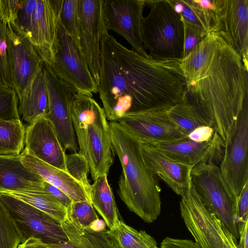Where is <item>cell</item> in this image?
Segmentation results:
<instances>
[{
    "instance_id": "1",
    "label": "cell",
    "mask_w": 248,
    "mask_h": 248,
    "mask_svg": "<svg viewBox=\"0 0 248 248\" xmlns=\"http://www.w3.org/2000/svg\"><path fill=\"white\" fill-rule=\"evenodd\" d=\"M98 93L107 119L148 110H168L186 94L173 60L145 57L118 42L108 31L100 45Z\"/></svg>"
},
{
    "instance_id": "2",
    "label": "cell",
    "mask_w": 248,
    "mask_h": 248,
    "mask_svg": "<svg viewBox=\"0 0 248 248\" xmlns=\"http://www.w3.org/2000/svg\"><path fill=\"white\" fill-rule=\"evenodd\" d=\"M175 62L186 98L214 118L225 143L248 102V69L241 56L218 32H212Z\"/></svg>"
},
{
    "instance_id": "3",
    "label": "cell",
    "mask_w": 248,
    "mask_h": 248,
    "mask_svg": "<svg viewBox=\"0 0 248 248\" xmlns=\"http://www.w3.org/2000/svg\"><path fill=\"white\" fill-rule=\"evenodd\" d=\"M113 146L122 168L118 194L128 208L144 222L152 223L161 210V187L157 176L145 164L141 142L117 122H109Z\"/></svg>"
},
{
    "instance_id": "4",
    "label": "cell",
    "mask_w": 248,
    "mask_h": 248,
    "mask_svg": "<svg viewBox=\"0 0 248 248\" xmlns=\"http://www.w3.org/2000/svg\"><path fill=\"white\" fill-rule=\"evenodd\" d=\"M71 113L78 152L87 159L93 180L108 175L116 154L103 108L92 97L77 93Z\"/></svg>"
},
{
    "instance_id": "5",
    "label": "cell",
    "mask_w": 248,
    "mask_h": 248,
    "mask_svg": "<svg viewBox=\"0 0 248 248\" xmlns=\"http://www.w3.org/2000/svg\"><path fill=\"white\" fill-rule=\"evenodd\" d=\"M63 0H19L16 19L10 22L32 45L43 62L54 64L59 44Z\"/></svg>"
},
{
    "instance_id": "6",
    "label": "cell",
    "mask_w": 248,
    "mask_h": 248,
    "mask_svg": "<svg viewBox=\"0 0 248 248\" xmlns=\"http://www.w3.org/2000/svg\"><path fill=\"white\" fill-rule=\"evenodd\" d=\"M150 12L142 20L141 32L145 49L157 61L180 60L184 51L182 18L170 0H145Z\"/></svg>"
},
{
    "instance_id": "7",
    "label": "cell",
    "mask_w": 248,
    "mask_h": 248,
    "mask_svg": "<svg viewBox=\"0 0 248 248\" xmlns=\"http://www.w3.org/2000/svg\"><path fill=\"white\" fill-rule=\"evenodd\" d=\"M179 202L187 230L201 248H238L237 239L203 204L190 179Z\"/></svg>"
},
{
    "instance_id": "8",
    "label": "cell",
    "mask_w": 248,
    "mask_h": 248,
    "mask_svg": "<svg viewBox=\"0 0 248 248\" xmlns=\"http://www.w3.org/2000/svg\"><path fill=\"white\" fill-rule=\"evenodd\" d=\"M191 182L201 200L237 239L234 221L236 199L223 178L219 166L213 162L201 163L191 168Z\"/></svg>"
},
{
    "instance_id": "9",
    "label": "cell",
    "mask_w": 248,
    "mask_h": 248,
    "mask_svg": "<svg viewBox=\"0 0 248 248\" xmlns=\"http://www.w3.org/2000/svg\"><path fill=\"white\" fill-rule=\"evenodd\" d=\"M42 70L48 98V112L46 116L53 124L64 150L77 153L79 149L71 113V105L77 93L59 78L49 65L43 62Z\"/></svg>"
},
{
    "instance_id": "10",
    "label": "cell",
    "mask_w": 248,
    "mask_h": 248,
    "mask_svg": "<svg viewBox=\"0 0 248 248\" xmlns=\"http://www.w3.org/2000/svg\"><path fill=\"white\" fill-rule=\"evenodd\" d=\"M248 102L240 112L225 142L219 166L225 181L236 199L248 182Z\"/></svg>"
},
{
    "instance_id": "11",
    "label": "cell",
    "mask_w": 248,
    "mask_h": 248,
    "mask_svg": "<svg viewBox=\"0 0 248 248\" xmlns=\"http://www.w3.org/2000/svg\"><path fill=\"white\" fill-rule=\"evenodd\" d=\"M59 44L54 64V74L78 94L93 96L98 86L91 75L81 48L59 22Z\"/></svg>"
},
{
    "instance_id": "12",
    "label": "cell",
    "mask_w": 248,
    "mask_h": 248,
    "mask_svg": "<svg viewBox=\"0 0 248 248\" xmlns=\"http://www.w3.org/2000/svg\"><path fill=\"white\" fill-rule=\"evenodd\" d=\"M0 200L8 209L16 223L22 243L31 237L39 239L46 244L68 240L61 222L48 214L1 192Z\"/></svg>"
},
{
    "instance_id": "13",
    "label": "cell",
    "mask_w": 248,
    "mask_h": 248,
    "mask_svg": "<svg viewBox=\"0 0 248 248\" xmlns=\"http://www.w3.org/2000/svg\"><path fill=\"white\" fill-rule=\"evenodd\" d=\"M216 31L241 57L248 69V0H213Z\"/></svg>"
},
{
    "instance_id": "14",
    "label": "cell",
    "mask_w": 248,
    "mask_h": 248,
    "mask_svg": "<svg viewBox=\"0 0 248 248\" xmlns=\"http://www.w3.org/2000/svg\"><path fill=\"white\" fill-rule=\"evenodd\" d=\"M145 0H103L105 25L123 36L139 54L150 58L142 43L141 26Z\"/></svg>"
},
{
    "instance_id": "15",
    "label": "cell",
    "mask_w": 248,
    "mask_h": 248,
    "mask_svg": "<svg viewBox=\"0 0 248 248\" xmlns=\"http://www.w3.org/2000/svg\"><path fill=\"white\" fill-rule=\"evenodd\" d=\"M167 111L136 112L124 116L117 122L141 142H170L186 139L187 135L169 118Z\"/></svg>"
},
{
    "instance_id": "16",
    "label": "cell",
    "mask_w": 248,
    "mask_h": 248,
    "mask_svg": "<svg viewBox=\"0 0 248 248\" xmlns=\"http://www.w3.org/2000/svg\"><path fill=\"white\" fill-rule=\"evenodd\" d=\"M8 53L12 81L18 99L30 86L43 63L31 43L7 24Z\"/></svg>"
},
{
    "instance_id": "17",
    "label": "cell",
    "mask_w": 248,
    "mask_h": 248,
    "mask_svg": "<svg viewBox=\"0 0 248 248\" xmlns=\"http://www.w3.org/2000/svg\"><path fill=\"white\" fill-rule=\"evenodd\" d=\"M80 17V46L88 68L98 85L100 45L106 29L103 17V0H78Z\"/></svg>"
},
{
    "instance_id": "18",
    "label": "cell",
    "mask_w": 248,
    "mask_h": 248,
    "mask_svg": "<svg viewBox=\"0 0 248 248\" xmlns=\"http://www.w3.org/2000/svg\"><path fill=\"white\" fill-rule=\"evenodd\" d=\"M145 143L169 158L191 168L202 162L220 164L225 147L224 142L217 132L211 140L204 142L195 141L187 137L178 141Z\"/></svg>"
},
{
    "instance_id": "19",
    "label": "cell",
    "mask_w": 248,
    "mask_h": 248,
    "mask_svg": "<svg viewBox=\"0 0 248 248\" xmlns=\"http://www.w3.org/2000/svg\"><path fill=\"white\" fill-rule=\"evenodd\" d=\"M24 144V147L36 158L67 172L65 151L46 115L38 117L25 127Z\"/></svg>"
},
{
    "instance_id": "20",
    "label": "cell",
    "mask_w": 248,
    "mask_h": 248,
    "mask_svg": "<svg viewBox=\"0 0 248 248\" xmlns=\"http://www.w3.org/2000/svg\"><path fill=\"white\" fill-rule=\"evenodd\" d=\"M140 147L144 162L152 173L182 196L188 187L191 168L169 158L147 143L141 142Z\"/></svg>"
},
{
    "instance_id": "21",
    "label": "cell",
    "mask_w": 248,
    "mask_h": 248,
    "mask_svg": "<svg viewBox=\"0 0 248 248\" xmlns=\"http://www.w3.org/2000/svg\"><path fill=\"white\" fill-rule=\"evenodd\" d=\"M20 158L27 169L65 193L73 202H89L83 186L67 172L39 159L25 147L20 155Z\"/></svg>"
},
{
    "instance_id": "22",
    "label": "cell",
    "mask_w": 248,
    "mask_h": 248,
    "mask_svg": "<svg viewBox=\"0 0 248 248\" xmlns=\"http://www.w3.org/2000/svg\"><path fill=\"white\" fill-rule=\"evenodd\" d=\"M43 182L22 164L20 155H0V190L37 189L43 187Z\"/></svg>"
},
{
    "instance_id": "23",
    "label": "cell",
    "mask_w": 248,
    "mask_h": 248,
    "mask_svg": "<svg viewBox=\"0 0 248 248\" xmlns=\"http://www.w3.org/2000/svg\"><path fill=\"white\" fill-rule=\"evenodd\" d=\"M18 113L21 121L28 124L48 112V98L42 68L18 99Z\"/></svg>"
},
{
    "instance_id": "24",
    "label": "cell",
    "mask_w": 248,
    "mask_h": 248,
    "mask_svg": "<svg viewBox=\"0 0 248 248\" xmlns=\"http://www.w3.org/2000/svg\"><path fill=\"white\" fill-rule=\"evenodd\" d=\"M186 94L168 110L167 113L169 118L187 136L197 128L203 126L214 128L217 131L214 118L189 101Z\"/></svg>"
},
{
    "instance_id": "25",
    "label": "cell",
    "mask_w": 248,
    "mask_h": 248,
    "mask_svg": "<svg viewBox=\"0 0 248 248\" xmlns=\"http://www.w3.org/2000/svg\"><path fill=\"white\" fill-rule=\"evenodd\" d=\"M90 202L109 230L117 225L120 220L118 210L107 175L101 176L91 185Z\"/></svg>"
},
{
    "instance_id": "26",
    "label": "cell",
    "mask_w": 248,
    "mask_h": 248,
    "mask_svg": "<svg viewBox=\"0 0 248 248\" xmlns=\"http://www.w3.org/2000/svg\"><path fill=\"white\" fill-rule=\"evenodd\" d=\"M19 199L48 214L60 222L67 217V209L64 205L43 187L37 189L16 191L0 190Z\"/></svg>"
},
{
    "instance_id": "27",
    "label": "cell",
    "mask_w": 248,
    "mask_h": 248,
    "mask_svg": "<svg viewBox=\"0 0 248 248\" xmlns=\"http://www.w3.org/2000/svg\"><path fill=\"white\" fill-rule=\"evenodd\" d=\"M61 224L68 240L76 248H117L108 230L97 232L81 228L67 216Z\"/></svg>"
},
{
    "instance_id": "28",
    "label": "cell",
    "mask_w": 248,
    "mask_h": 248,
    "mask_svg": "<svg viewBox=\"0 0 248 248\" xmlns=\"http://www.w3.org/2000/svg\"><path fill=\"white\" fill-rule=\"evenodd\" d=\"M117 248H159L155 239L144 231H138L119 220L108 230Z\"/></svg>"
},
{
    "instance_id": "29",
    "label": "cell",
    "mask_w": 248,
    "mask_h": 248,
    "mask_svg": "<svg viewBox=\"0 0 248 248\" xmlns=\"http://www.w3.org/2000/svg\"><path fill=\"white\" fill-rule=\"evenodd\" d=\"M25 135L21 119H0V155H20L25 147Z\"/></svg>"
},
{
    "instance_id": "30",
    "label": "cell",
    "mask_w": 248,
    "mask_h": 248,
    "mask_svg": "<svg viewBox=\"0 0 248 248\" xmlns=\"http://www.w3.org/2000/svg\"><path fill=\"white\" fill-rule=\"evenodd\" d=\"M180 1L183 8L179 15L184 21L198 28L206 35L215 32L216 18L213 5L211 8L204 7L198 0Z\"/></svg>"
},
{
    "instance_id": "31",
    "label": "cell",
    "mask_w": 248,
    "mask_h": 248,
    "mask_svg": "<svg viewBox=\"0 0 248 248\" xmlns=\"http://www.w3.org/2000/svg\"><path fill=\"white\" fill-rule=\"evenodd\" d=\"M60 22L67 33L81 48L80 17L78 0H63L60 15Z\"/></svg>"
},
{
    "instance_id": "32",
    "label": "cell",
    "mask_w": 248,
    "mask_h": 248,
    "mask_svg": "<svg viewBox=\"0 0 248 248\" xmlns=\"http://www.w3.org/2000/svg\"><path fill=\"white\" fill-rule=\"evenodd\" d=\"M21 243L18 228L9 210L0 200V248H18Z\"/></svg>"
},
{
    "instance_id": "33",
    "label": "cell",
    "mask_w": 248,
    "mask_h": 248,
    "mask_svg": "<svg viewBox=\"0 0 248 248\" xmlns=\"http://www.w3.org/2000/svg\"><path fill=\"white\" fill-rule=\"evenodd\" d=\"M65 160L67 172L83 186L90 202L91 185L88 179L90 168L87 159L78 152L66 154Z\"/></svg>"
},
{
    "instance_id": "34",
    "label": "cell",
    "mask_w": 248,
    "mask_h": 248,
    "mask_svg": "<svg viewBox=\"0 0 248 248\" xmlns=\"http://www.w3.org/2000/svg\"><path fill=\"white\" fill-rule=\"evenodd\" d=\"M67 216L77 226L88 229L99 218L93 205L88 201L73 202L67 210Z\"/></svg>"
},
{
    "instance_id": "35",
    "label": "cell",
    "mask_w": 248,
    "mask_h": 248,
    "mask_svg": "<svg viewBox=\"0 0 248 248\" xmlns=\"http://www.w3.org/2000/svg\"><path fill=\"white\" fill-rule=\"evenodd\" d=\"M0 85L14 89L8 53L7 24L0 20Z\"/></svg>"
},
{
    "instance_id": "36",
    "label": "cell",
    "mask_w": 248,
    "mask_h": 248,
    "mask_svg": "<svg viewBox=\"0 0 248 248\" xmlns=\"http://www.w3.org/2000/svg\"><path fill=\"white\" fill-rule=\"evenodd\" d=\"M18 100L14 89L0 85V119H20Z\"/></svg>"
},
{
    "instance_id": "37",
    "label": "cell",
    "mask_w": 248,
    "mask_h": 248,
    "mask_svg": "<svg viewBox=\"0 0 248 248\" xmlns=\"http://www.w3.org/2000/svg\"><path fill=\"white\" fill-rule=\"evenodd\" d=\"M182 19L184 27L183 59L187 56L207 35L198 28Z\"/></svg>"
},
{
    "instance_id": "38",
    "label": "cell",
    "mask_w": 248,
    "mask_h": 248,
    "mask_svg": "<svg viewBox=\"0 0 248 248\" xmlns=\"http://www.w3.org/2000/svg\"><path fill=\"white\" fill-rule=\"evenodd\" d=\"M248 221V182L243 188L236 202L234 221L237 230L241 229Z\"/></svg>"
},
{
    "instance_id": "39",
    "label": "cell",
    "mask_w": 248,
    "mask_h": 248,
    "mask_svg": "<svg viewBox=\"0 0 248 248\" xmlns=\"http://www.w3.org/2000/svg\"><path fill=\"white\" fill-rule=\"evenodd\" d=\"M19 0H0V20L5 24L16 19Z\"/></svg>"
},
{
    "instance_id": "40",
    "label": "cell",
    "mask_w": 248,
    "mask_h": 248,
    "mask_svg": "<svg viewBox=\"0 0 248 248\" xmlns=\"http://www.w3.org/2000/svg\"><path fill=\"white\" fill-rule=\"evenodd\" d=\"M160 248H201L194 241L188 239H181L165 237L160 244Z\"/></svg>"
},
{
    "instance_id": "41",
    "label": "cell",
    "mask_w": 248,
    "mask_h": 248,
    "mask_svg": "<svg viewBox=\"0 0 248 248\" xmlns=\"http://www.w3.org/2000/svg\"><path fill=\"white\" fill-rule=\"evenodd\" d=\"M216 132L215 129L211 127H201L189 134L187 135V138L188 139L195 141H207L213 138Z\"/></svg>"
},
{
    "instance_id": "42",
    "label": "cell",
    "mask_w": 248,
    "mask_h": 248,
    "mask_svg": "<svg viewBox=\"0 0 248 248\" xmlns=\"http://www.w3.org/2000/svg\"><path fill=\"white\" fill-rule=\"evenodd\" d=\"M43 186L46 190L60 201L67 210L70 208L73 201L65 193L44 180Z\"/></svg>"
},
{
    "instance_id": "43",
    "label": "cell",
    "mask_w": 248,
    "mask_h": 248,
    "mask_svg": "<svg viewBox=\"0 0 248 248\" xmlns=\"http://www.w3.org/2000/svg\"><path fill=\"white\" fill-rule=\"evenodd\" d=\"M240 236L238 248H248V221L244 226L238 231Z\"/></svg>"
},
{
    "instance_id": "44",
    "label": "cell",
    "mask_w": 248,
    "mask_h": 248,
    "mask_svg": "<svg viewBox=\"0 0 248 248\" xmlns=\"http://www.w3.org/2000/svg\"><path fill=\"white\" fill-rule=\"evenodd\" d=\"M18 248H47L39 239L31 237L21 243Z\"/></svg>"
},
{
    "instance_id": "45",
    "label": "cell",
    "mask_w": 248,
    "mask_h": 248,
    "mask_svg": "<svg viewBox=\"0 0 248 248\" xmlns=\"http://www.w3.org/2000/svg\"><path fill=\"white\" fill-rule=\"evenodd\" d=\"M107 225L103 219L98 218L94 221L88 228L94 232H103L105 231Z\"/></svg>"
},
{
    "instance_id": "46",
    "label": "cell",
    "mask_w": 248,
    "mask_h": 248,
    "mask_svg": "<svg viewBox=\"0 0 248 248\" xmlns=\"http://www.w3.org/2000/svg\"><path fill=\"white\" fill-rule=\"evenodd\" d=\"M44 245L47 248H76L75 246L68 240L65 242Z\"/></svg>"
}]
</instances>
